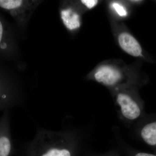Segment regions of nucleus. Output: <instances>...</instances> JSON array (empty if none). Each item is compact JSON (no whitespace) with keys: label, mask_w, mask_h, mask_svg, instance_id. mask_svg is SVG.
Instances as JSON below:
<instances>
[{"label":"nucleus","mask_w":156,"mask_h":156,"mask_svg":"<svg viewBox=\"0 0 156 156\" xmlns=\"http://www.w3.org/2000/svg\"><path fill=\"white\" fill-rule=\"evenodd\" d=\"M85 137L76 128L53 131L38 128L27 147L31 156H74Z\"/></svg>","instance_id":"1"},{"label":"nucleus","mask_w":156,"mask_h":156,"mask_svg":"<svg viewBox=\"0 0 156 156\" xmlns=\"http://www.w3.org/2000/svg\"><path fill=\"white\" fill-rule=\"evenodd\" d=\"M114 102L118 118L128 129H130L144 116V102L133 92L114 87Z\"/></svg>","instance_id":"2"},{"label":"nucleus","mask_w":156,"mask_h":156,"mask_svg":"<svg viewBox=\"0 0 156 156\" xmlns=\"http://www.w3.org/2000/svg\"><path fill=\"white\" fill-rule=\"evenodd\" d=\"M130 130L136 139L156 151V113H147Z\"/></svg>","instance_id":"3"},{"label":"nucleus","mask_w":156,"mask_h":156,"mask_svg":"<svg viewBox=\"0 0 156 156\" xmlns=\"http://www.w3.org/2000/svg\"><path fill=\"white\" fill-rule=\"evenodd\" d=\"M13 147L10 109L4 111L0 118V156H9Z\"/></svg>","instance_id":"4"},{"label":"nucleus","mask_w":156,"mask_h":156,"mask_svg":"<svg viewBox=\"0 0 156 156\" xmlns=\"http://www.w3.org/2000/svg\"><path fill=\"white\" fill-rule=\"evenodd\" d=\"M95 80L107 87H116L122 81L123 76L119 71L109 66L99 69L94 74Z\"/></svg>","instance_id":"5"},{"label":"nucleus","mask_w":156,"mask_h":156,"mask_svg":"<svg viewBox=\"0 0 156 156\" xmlns=\"http://www.w3.org/2000/svg\"><path fill=\"white\" fill-rule=\"evenodd\" d=\"M120 47L126 53L134 56L141 55L142 49L139 43L130 34L127 33L121 34L119 37Z\"/></svg>","instance_id":"6"},{"label":"nucleus","mask_w":156,"mask_h":156,"mask_svg":"<svg viewBox=\"0 0 156 156\" xmlns=\"http://www.w3.org/2000/svg\"><path fill=\"white\" fill-rule=\"evenodd\" d=\"M19 103L17 99L14 98L7 89L4 88L3 85L0 83V105L5 107L8 109H11Z\"/></svg>","instance_id":"7"},{"label":"nucleus","mask_w":156,"mask_h":156,"mask_svg":"<svg viewBox=\"0 0 156 156\" xmlns=\"http://www.w3.org/2000/svg\"><path fill=\"white\" fill-rule=\"evenodd\" d=\"M62 18L66 25L70 29H73L80 27L79 16L73 13L70 10L62 12Z\"/></svg>","instance_id":"8"},{"label":"nucleus","mask_w":156,"mask_h":156,"mask_svg":"<svg viewBox=\"0 0 156 156\" xmlns=\"http://www.w3.org/2000/svg\"><path fill=\"white\" fill-rule=\"evenodd\" d=\"M23 1L20 0H0V7L7 10L17 9L21 5Z\"/></svg>","instance_id":"9"},{"label":"nucleus","mask_w":156,"mask_h":156,"mask_svg":"<svg viewBox=\"0 0 156 156\" xmlns=\"http://www.w3.org/2000/svg\"><path fill=\"white\" fill-rule=\"evenodd\" d=\"M113 7L117 11L118 14L121 16H125L127 14L126 10L124 9L122 6L120 5L118 3H114L113 4Z\"/></svg>","instance_id":"10"},{"label":"nucleus","mask_w":156,"mask_h":156,"mask_svg":"<svg viewBox=\"0 0 156 156\" xmlns=\"http://www.w3.org/2000/svg\"><path fill=\"white\" fill-rule=\"evenodd\" d=\"M81 2L89 9L95 7L98 2V1L96 0H83Z\"/></svg>","instance_id":"11"},{"label":"nucleus","mask_w":156,"mask_h":156,"mask_svg":"<svg viewBox=\"0 0 156 156\" xmlns=\"http://www.w3.org/2000/svg\"><path fill=\"white\" fill-rule=\"evenodd\" d=\"M96 156H119L116 151L115 150H111L108 152L107 153L103 154L97 155Z\"/></svg>","instance_id":"12"},{"label":"nucleus","mask_w":156,"mask_h":156,"mask_svg":"<svg viewBox=\"0 0 156 156\" xmlns=\"http://www.w3.org/2000/svg\"><path fill=\"white\" fill-rule=\"evenodd\" d=\"M3 32V29L2 24V23H1V21H0V43H1L2 38Z\"/></svg>","instance_id":"13"},{"label":"nucleus","mask_w":156,"mask_h":156,"mask_svg":"<svg viewBox=\"0 0 156 156\" xmlns=\"http://www.w3.org/2000/svg\"><path fill=\"white\" fill-rule=\"evenodd\" d=\"M7 109H8L6 108L5 107L3 106L2 105H0V111H4Z\"/></svg>","instance_id":"14"}]
</instances>
